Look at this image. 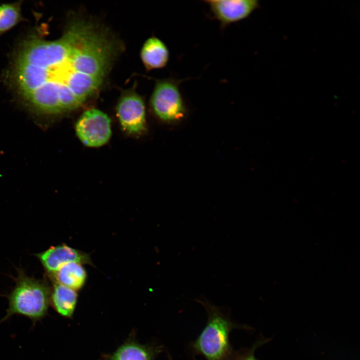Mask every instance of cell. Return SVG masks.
Segmentation results:
<instances>
[{
    "instance_id": "7",
    "label": "cell",
    "mask_w": 360,
    "mask_h": 360,
    "mask_svg": "<svg viewBox=\"0 0 360 360\" xmlns=\"http://www.w3.org/2000/svg\"><path fill=\"white\" fill-rule=\"evenodd\" d=\"M211 16L224 29L229 25L248 17L259 8L256 0H206Z\"/></svg>"
},
{
    "instance_id": "11",
    "label": "cell",
    "mask_w": 360,
    "mask_h": 360,
    "mask_svg": "<svg viewBox=\"0 0 360 360\" xmlns=\"http://www.w3.org/2000/svg\"><path fill=\"white\" fill-rule=\"evenodd\" d=\"M51 290L50 304L60 315L70 318L76 305L78 294L75 290L54 282Z\"/></svg>"
},
{
    "instance_id": "4",
    "label": "cell",
    "mask_w": 360,
    "mask_h": 360,
    "mask_svg": "<svg viewBox=\"0 0 360 360\" xmlns=\"http://www.w3.org/2000/svg\"><path fill=\"white\" fill-rule=\"evenodd\" d=\"M184 80L170 78L156 82L150 104L154 114L161 120L174 121L185 115L186 108L180 89V84Z\"/></svg>"
},
{
    "instance_id": "12",
    "label": "cell",
    "mask_w": 360,
    "mask_h": 360,
    "mask_svg": "<svg viewBox=\"0 0 360 360\" xmlns=\"http://www.w3.org/2000/svg\"><path fill=\"white\" fill-rule=\"evenodd\" d=\"M159 352L158 348L130 342L118 348L107 360H153Z\"/></svg>"
},
{
    "instance_id": "9",
    "label": "cell",
    "mask_w": 360,
    "mask_h": 360,
    "mask_svg": "<svg viewBox=\"0 0 360 360\" xmlns=\"http://www.w3.org/2000/svg\"><path fill=\"white\" fill-rule=\"evenodd\" d=\"M142 60L148 70L165 67L170 60V52L166 44L156 36L148 38L141 50Z\"/></svg>"
},
{
    "instance_id": "6",
    "label": "cell",
    "mask_w": 360,
    "mask_h": 360,
    "mask_svg": "<svg viewBox=\"0 0 360 360\" xmlns=\"http://www.w3.org/2000/svg\"><path fill=\"white\" fill-rule=\"evenodd\" d=\"M116 114L124 131L138 136L146 130V110L142 98L133 93L122 96L116 106Z\"/></svg>"
},
{
    "instance_id": "14",
    "label": "cell",
    "mask_w": 360,
    "mask_h": 360,
    "mask_svg": "<svg viewBox=\"0 0 360 360\" xmlns=\"http://www.w3.org/2000/svg\"><path fill=\"white\" fill-rule=\"evenodd\" d=\"M270 340L271 338H266L261 336L250 348L235 352L232 360H258L254 356L255 350L258 347L268 342Z\"/></svg>"
},
{
    "instance_id": "3",
    "label": "cell",
    "mask_w": 360,
    "mask_h": 360,
    "mask_svg": "<svg viewBox=\"0 0 360 360\" xmlns=\"http://www.w3.org/2000/svg\"><path fill=\"white\" fill-rule=\"evenodd\" d=\"M50 292L48 284L44 280L21 272L8 296V308L0 323L14 314L26 316L34 324L42 320L48 314Z\"/></svg>"
},
{
    "instance_id": "2",
    "label": "cell",
    "mask_w": 360,
    "mask_h": 360,
    "mask_svg": "<svg viewBox=\"0 0 360 360\" xmlns=\"http://www.w3.org/2000/svg\"><path fill=\"white\" fill-rule=\"evenodd\" d=\"M196 301L205 308L208 320L192 344L193 352L202 356L206 360H232L235 352L230 342V332L236 328H252L234 323L221 308L206 299H197Z\"/></svg>"
},
{
    "instance_id": "8",
    "label": "cell",
    "mask_w": 360,
    "mask_h": 360,
    "mask_svg": "<svg viewBox=\"0 0 360 360\" xmlns=\"http://www.w3.org/2000/svg\"><path fill=\"white\" fill-rule=\"evenodd\" d=\"M35 255L48 275L54 274L62 266L70 262L92 264L88 254L64 244L51 246Z\"/></svg>"
},
{
    "instance_id": "10",
    "label": "cell",
    "mask_w": 360,
    "mask_h": 360,
    "mask_svg": "<svg viewBox=\"0 0 360 360\" xmlns=\"http://www.w3.org/2000/svg\"><path fill=\"white\" fill-rule=\"evenodd\" d=\"M48 276L53 283H58L76 290L84 286L87 275L82 264L72 262L64 264Z\"/></svg>"
},
{
    "instance_id": "5",
    "label": "cell",
    "mask_w": 360,
    "mask_h": 360,
    "mask_svg": "<svg viewBox=\"0 0 360 360\" xmlns=\"http://www.w3.org/2000/svg\"><path fill=\"white\" fill-rule=\"evenodd\" d=\"M76 136L81 142L90 148L106 144L112 136L110 120L102 111L90 109L85 111L75 125Z\"/></svg>"
},
{
    "instance_id": "13",
    "label": "cell",
    "mask_w": 360,
    "mask_h": 360,
    "mask_svg": "<svg viewBox=\"0 0 360 360\" xmlns=\"http://www.w3.org/2000/svg\"><path fill=\"white\" fill-rule=\"evenodd\" d=\"M22 1L0 4V36L24 20Z\"/></svg>"
},
{
    "instance_id": "1",
    "label": "cell",
    "mask_w": 360,
    "mask_h": 360,
    "mask_svg": "<svg viewBox=\"0 0 360 360\" xmlns=\"http://www.w3.org/2000/svg\"><path fill=\"white\" fill-rule=\"evenodd\" d=\"M116 52L114 40L88 21L70 23L55 40L30 36L21 44L11 71L13 86L36 114L74 110L102 84Z\"/></svg>"
}]
</instances>
